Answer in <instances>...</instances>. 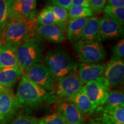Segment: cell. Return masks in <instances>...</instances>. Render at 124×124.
<instances>
[{"mask_svg": "<svg viewBox=\"0 0 124 124\" xmlns=\"http://www.w3.org/2000/svg\"><path fill=\"white\" fill-rule=\"evenodd\" d=\"M72 6H81L86 8H90L88 0H72Z\"/></svg>", "mask_w": 124, "mask_h": 124, "instance_id": "836d02e7", "label": "cell"}, {"mask_svg": "<svg viewBox=\"0 0 124 124\" xmlns=\"http://www.w3.org/2000/svg\"><path fill=\"white\" fill-rule=\"evenodd\" d=\"M23 76L20 68H8L0 70V85L5 89L12 87Z\"/></svg>", "mask_w": 124, "mask_h": 124, "instance_id": "d6986e66", "label": "cell"}, {"mask_svg": "<svg viewBox=\"0 0 124 124\" xmlns=\"http://www.w3.org/2000/svg\"><path fill=\"white\" fill-rule=\"evenodd\" d=\"M95 13L90 8L81 6H71L69 9V21L80 18L94 17Z\"/></svg>", "mask_w": 124, "mask_h": 124, "instance_id": "cb8c5ba5", "label": "cell"}, {"mask_svg": "<svg viewBox=\"0 0 124 124\" xmlns=\"http://www.w3.org/2000/svg\"><path fill=\"white\" fill-rule=\"evenodd\" d=\"M70 101L75 105L84 115L91 114V105L85 90V86L80 90L77 93Z\"/></svg>", "mask_w": 124, "mask_h": 124, "instance_id": "44dd1931", "label": "cell"}, {"mask_svg": "<svg viewBox=\"0 0 124 124\" xmlns=\"http://www.w3.org/2000/svg\"><path fill=\"white\" fill-rule=\"evenodd\" d=\"M103 74L111 87H116L121 85L124 78V60H111L106 64Z\"/></svg>", "mask_w": 124, "mask_h": 124, "instance_id": "7c38bea8", "label": "cell"}, {"mask_svg": "<svg viewBox=\"0 0 124 124\" xmlns=\"http://www.w3.org/2000/svg\"><path fill=\"white\" fill-rule=\"evenodd\" d=\"M39 124H67L59 113L44 116L38 120Z\"/></svg>", "mask_w": 124, "mask_h": 124, "instance_id": "83f0119b", "label": "cell"}, {"mask_svg": "<svg viewBox=\"0 0 124 124\" xmlns=\"http://www.w3.org/2000/svg\"><path fill=\"white\" fill-rule=\"evenodd\" d=\"M23 76L32 82L47 91H52L55 80L44 63H37L23 71Z\"/></svg>", "mask_w": 124, "mask_h": 124, "instance_id": "52a82bcc", "label": "cell"}, {"mask_svg": "<svg viewBox=\"0 0 124 124\" xmlns=\"http://www.w3.org/2000/svg\"><path fill=\"white\" fill-rule=\"evenodd\" d=\"M35 17L31 20H16L9 21L0 35V43L5 44L16 50L23 41L28 40L36 33L38 27Z\"/></svg>", "mask_w": 124, "mask_h": 124, "instance_id": "7a4b0ae2", "label": "cell"}, {"mask_svg": "<svg viewBox=\"0 0 124 124\" xmlns=\"http://www.w3.org/2000/svg\"><path fill=\"white\" fill-rule=\"evenodd\" d=\"M42 39L36 34L23 42L16 49L20 68L24 71L29 67L42 62L44 46Z\"/></svg>", "mask_w": 124, "mask_h": 124, "instance_id": "277c9868", "label": "cell"}, {"mask_svg": "<svg viewBox=\"0 0 124 124\" xmlns=\"http://www.w3.org/2000/svg\"><path fill=\"white\" fill-rule=\"evenodd\" d=\"M12 0H0V35L9 21Z\"/></svg>", "mask_w": 124, "mask_h": 124, "instance_id": "4316f807", "label": "cell"}, {"mask_svg": "<svg viewBox=\"0 0 124 124\" xmlns=\"http://www.w3.org/2000/svg\"><path fill=\"white\" fill-rule=\"evenodd\" d=\"M103 106L108 108L124 106V91L122 90H113L110 91L106 103Z\"/></svg>", "mask_w": 124, "mask_h": 124, "instance_id": "d4e9b609", "label": "cell"}, {"mask_svg": "<svg viewBox=\"0 0 124 124\" xmlns=\"http://www.w3.org/2000/svg\"><path fill=\"white\" fill-rule=\"evenodd\" d=\"M108 4L114 7L124 8V0H106Z\"/></svg>", "mask_w": 124, "mask_h": 124, "instance_id": "d6a6232c", "label": "cell"}, {"mask_svg": "<svg viewBox=\"0 0 124 124\" xmlns=\"http://www.w3.org/2000/svg\"><path fill=\"white\" fill-rule=\"evenodd\" d=\"M37 0H12L9 21L31 20L36 16Z\"/></svg>", "mask_w": 124, "mask_h": 124, "instance_id": "9c48e42d", "label": "cell"}, {"mask_svg": "<svg viewBox=\"0 0 124 124\" xmlns=\"http://www.w3.org/2000/svg\"><path fill=\"white\" fill-rule=\"evenodd\" d=\"M90 8L95 13H101L104 9L106 0H88Z\"/></svg>", "mask_w": 124, "mask_h": 124, "instance_id": "4dcf8cb0", "label": "cell"}, {"mask_svg": "<svg viewBox=\"0 0 124 124\" xmlns=\"http://www.w3.org/2000/svg\"><path fill=\"white\" fill-rule=\"evenodd\" d=\"M59 113L67 124H85V115L70 101L60 102L59 106Z\"/></svg>", "mask_w": 124, "mask_h": 124, "instance_id": "5bb4252c", "label": "cell"}, {"mask_svg": "<svg viewBox=\"0 0 124 124\" xmlns=\"http://www.w3.org/2000/svg\"><path fill=\"white\" fill-rule=\"evenodd\" d=\"M16 108L15 96L8 89L3 91L0 94V121L10 117Z\"/></svg>", "mask_w": 124, "mask_h": 124, "instance_id": "e0dca14e", "label": "cell"}, {"mask_svg": "<svg viewBox=\"0 0 124 124\" xmlns=\"http://www.w3.org/2000/svg\"><path fill=\"white\" fill-rule=\"evenodd\" d=\"M20 68L16 50L5 44L0 43V70Z\"/></svg>", "mask_w": 124, "mask_h": 124, "instance_id": "ac0fdd59", "label": "cell"}, {"mask_svg": "<svg viewBox=\"0 0 124 124\" xmlns=\"http://www.w3.org/2000/svg\"><path fill=\"white\" fill-rule=\"evenodd\" d=\"M10 124H39L38 120L32 116L22 114L17 117Z\"/></svg>", "mask_w": 124, "mask_h": 124, "instance_id": "f546056e", "label": "cell"}, {"mask_svg": "<svg viewBox=\"0 0 124 124\" xmlns=\"http://www.w3.org/2000/svg\"><path fill=\"white\" fill-rule=\"evenodd\" d=\"M5 90H6V89H5ZM4 90H0V94H1V93H2V91H4Z\"/></svg>", "mask_w": 124, "mask_h": 124, "instance_id": "8d00e7d4", "label": "cell"}, {"mask_svg": "<svg viewBox=\"0 0 124 124\" xmlns=\"http://www.w3.org/2000/svg\"><path fill=\"white\" fill-rule=\"evenodd\" d=\"M124 56V40L122 39L116 43L112 48L111 60L122 59Z\"/></svg>", "mask_w": 124, "mask_h": 124, "instance_id": "f1b7e54d", "label": "cell"}, {"mask_svg": "<svg viewBox=\"0 0 124 124\" xmlns=\"http://www.w3.org/2000/svg\"><path fill=\"white\" fill-rule=\"evenodd\" d=\"M15 97L17 108L49 104L55 101L56 97L53 91H46L24 76L21 78Z\"/></svg>", "mask_w": 124, "mask_h": 124, "instance_id": "6da1fadb", "label": "cell"}, {"mask_svg": "<svg viewBox=\"0 0 124 124\" xmlns=\"http://www.w3.org/2000/svg\"><path fill=\"white\" fill-rule=\"evenodd\" d=\"M111 87L104 76L85 85V90L91 105V113L106 103Z\"/></svg>", "mask_w": 124, "mask_h": 124, "instance_id": "5b68a950", "label": "cell"}, {"mask_svg": "<svg viewBox=\"0 0 124 124\" xmlns=\"http://www.w3.org/2000/svg\"><path fill=\"white\" fill-rule=\"evenodd\" d=\"M72 44L79 59L83 63H99L106 58V52L100 41L91 43L78 41Z\"/></svg>", "mask_w": 124, "mask_h": 124, "instance_id": "8992f818", "label": "cell"}, {"mask_svg": "<svg viewBox=\"0 0 124 124\" xmlns=\"http://www.w3.org/2000/svg\"><path fill=\"white\" fill-rule=\"evenodd\" d=\"M99 30L100 18L97 17H89L83 28L79 41L85 43L98 41Z\"/></svg>", "mask_w": 124, "mask_h": 124, "instance_id": "2e32d148", "label": "cell"}, {"mask_svg": "<svg viewBox=\"0 0 124 124\" xmlns=\"http://www.w3.org/2000/svg\"><path fill=\"white\" fill-rule=\"evenodd\" d=\"M72 0H48L49 5L69 9L72 6Z\"/></svg>", "mask_w": 124, "mask_h": 124, "instance_id": "1f68e13d", "label": "cell"}, {"mask_svg": "<svg viewBox=\"0 0 124 124\" xmlns=\"http://www.w3.org/2000/svg\"><path fill=\"white\" fill-rule=\"evenodd\" d=\"M43 59L44 64L50 71L55 83L72 71L77 70L80 65L63 46L48 51Z\"/></svg>", "mask_w": 124, "mask_h": 124, "instance_id": "3957f363", "label": "cell"}, {"mask_svg": "<svg viewBox=\"0 0 124 124\" xmlns=\"http://www.w3.org/2000/svg\"><path fill=\"white\" fill-rule=\"evenodd\" d=\"M103 10L105 15L124 25V8L114 7L107 4L105 6Z\"/></svg>", "mask_w": 124, "mask_h": 124, "instance_id": "484cf974", "label": "cell"}, {"mask_svg": "<svg viewBox=\"0 0 124 124\" xmlns=\"http://www.w3.org/2000/svg\"><path fill=\"white\" fill-rule=\"evenodd\" d=\"M5 89H5V88H4L3 87H2L1 85H0V90H5Z\"/></svg>", "mask_w": 124, "mask_h": 124, "instance_id": "d590c367", "label": "cell"}, {"mask_svg": "<svg viewBox=\"0 0 124 124\" xmlns=\"http://www.w3.org/2000/svg\"><path fill=\"white\" fill-rule=\"evenodd\" d=\"M106 67V63H82L77 69V74L82 83L86 85L103 76Z\"/></svg>", "mask_w": 124, "mask_h": 124, "instance_id": "4fadbf2b", "label": "cell"}, {"mask_svg": "<svg viewBox=\"0 0 124 124\" xmlns=\"http://www.w3.org/2000/svg\"><path fill=\"white\" fill-rule=\"evenodd\" d=\"M89 18H77L69 21L66 35L70 41L73 43L79 41L82 31Z\"/></svg>", "mask_w": 124, "mask_h": 124, "instance_id": "ffe728a7", "label": "cell"}, {"mask_svg": "<svg viewBox=\"0 0 124 124\" xmlns=\"http://www.w3.org/2000/svg\"><path fill=\"white\" fill-rule=\"evenodd\" d=\"M35 22L38 26L56 25L59 27V23L56 17L53 12L46 8L42 9L35 16Z\"/></svg>", "mask_w": 124, "mask_h": 124, "instance_id": "7402d4cb", "label": "cell"}, {"mask_svg": "<svg viewBox=\"0 0 124 124\" xmlns=\"http://www.w3.org/2000/svg\"><path fill=\"white\" fill-rule=\"evenodd\" d=\"M87 124H101L100 122L97 121L95 120L94 119H93V120H90Z\"/></svg>", "mask_w": 124, "mask_h": 124, "instance_id": "e575fe53", "label": "cell"}, {"mask_svg": "<svg viewBox=\"0 0 124 124\" xmlns=\"http://www.w3.org/2000/svg\"><path fill=\"white\" fill-rule=\"evenodd\" d=\"M124 32V25L106 15L100 19L98 41L121 38Z\"/></svg>", "mask_w": 124, "mask_h": 124, "instance_id": "30bf717a", "label": "cell"}, {"mask_svg": "<svg viewBox=\"0 0 124 124\" xmlns=\"http://www.w3.org/2000/svg\"><path fill=\"white\" fill-rule=\"evenodd\" d=\"M46 8L53 12L59 23V27L66 33L67 28L69 23V10L64 8L48 5Z\"/></svg>", "mask_w": 124, "mask_h": 124, "instance_id": "603a6c76", "label": "cell"}, {"mask_svg": "<svg viewBox=\"0 0 124 124\" xmlns=\"http://www.w3.org/2000/svg\"><path fill=\"white\" fill-rule=\"evenodd\" d=\"M95 111L99 114L94 120L102 124H124V106L108 108L103 105Z\"/></svg>", "mask_w": 124, "mask_h": 124, "instance_id": "8fae6325", "label": "cell"}, {"mask_svg": "<svg viewBox=\"0 0 124 124\" xmlns=\"http://www.w3.org/2000/svg\"><path fill=\"white\" fill-rule=\"evenodd\" d=\"M36 33L42 39L51 43H60L66 40V33L56 25L38 26Z\"/></svg>", "mask_w": 124, "mask_h": 124, "instance_id": "9a60e30c", "label": "cell"}, {"mask_svg": "<svg viewBox=\"0 0 124 124\" xmlns=\"http://www.w3.org/2000/svg\"><path fill=\"white\" fill-rule=\"evenodd\" d=\"M85 85L79 78L76 71H72L58 82L56 97L60 102L70 101Z\"/></svg>", "mask_w": 124, "mask_h": 124, "instance_id": "ba28073f", "label": "cell"}]
</instances>
